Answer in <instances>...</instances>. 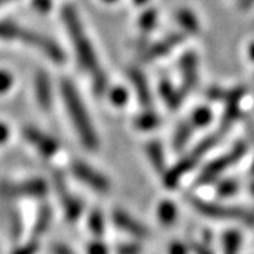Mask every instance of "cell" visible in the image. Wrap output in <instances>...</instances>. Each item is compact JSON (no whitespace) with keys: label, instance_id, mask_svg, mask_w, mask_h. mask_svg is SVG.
<instances>
[{"label":"cell","instance_id":"1","mask_svg":"<svg viewBox=\"0 0 254 254\" xmlns=\"http://www.w3.org/2000/svg\"><path fill=\"white\" fill-rule=\"evenodd\" d=\"M63 20L66 31L71 37L73 50L76 58L83 69H86L93 79V89L98 95H102L108 88V79L105 72L100 69L98 57L95 54V50L92 47L89 38L86 36L85 30L82 27V23L76 10L71 4H66L63 9Z\"/></svg>","mask_w":254,"mask_h":254},{"label":"cell","instance_id":"2","mask_svg":"<svg viewBox=\"0 0 254 254\" xmlns=\"http://www.w3.org/2000/svg\"><path fill=\"white\" fill-rule=\"evenodd\" d=\"M61 95L66 112L75 127V131L81 138V143L89 150H96L99 145L98 134L95 131V127L92 125V120L79 93L76 92L73 83L69 79H63L61 82Z\"/></svg>","mask_w":254,"mask_h":254},{"label":"cell","instance_id":"3","mask_svg":"<svg viewBox=\"0 0 254 254\" xmlns=\"http://www.w3.org/2000/svg\"><path fill=\"white\" fill-rule=\"evenodd\" d=\"M0 38L4 40H17L30 47H36L48 58H51L55 63H63L64 53L60 47L53 43L50 38H47L40 33L30 31L27 28L20 27L14 23H0Z\"/></svg>","mask_w":254,"mask_h":254},{"label":"cell","instance_id":"4","mask_svg":"<svg viewBox=\"0 0 254 254\" xmlns=\"http://www.w3.org/2000/svg\"><path fill=\"white\" fill-rule=\"evenodd\" d=\"M188 202L192 208L203 216L213 219H237L243 222L246 226H254V212H247V210L233 208V206H223L219 203L198 199L195 196H190Z\"/></svg>","mask_w":254,"mask_h":254},{"label":"cell","instance_id":"5","mask_svg":"<svg viewBox=\"0 0 254 254\" xmlns=\"http://www.w3.org/2000/svg\"><path fill=\"white\" fill-rule=\"evenodd\" d=\"M216 140H218V136H210L208 137L206 140H203V141L193 150V153H190L188 157H185L181 163L178 164V165H175L171 171H168V173L164 175V185H165L167 188H171V190L175 188L178 181L181 180L182 175L185 173H188L190 168L199 161L200 157L205 154L212 145L216 143Z\"/></svg>","mask_w":254,"mask_h":254},{"label":"cell","instance_id":"6","mask_svg":"<svg viewBox=\"0 0 254 254\" xmlns=\"http://www.w3.org/2000/svg\"><path fill=\"white\" fill-rule=\"evenodd\" d=\"M48 190L46 181L34 178L23 182H3L0 184V195L3 198H41Z\"/></svg>","mask_w":254,"mask_h":254},{"label":"cell","instance_id":"7","mask_svg":"<svg viewBox=\"0 0 254 254\" xmlns=\"http://www.w3.org/2000/svg\"><path fill=\"white\" fill-rule=\"evenodd\" d=\"M246 153V145L243 143H239L233 147V150L229 153V154L223 155V157H220L218 160H215L213 163H210L200 173V175L198 177V180H196V185H203V184H209V182H212L216 177H219L220 174L223 173L226 168H229L232 164H235L237 160H240L243 154Z\"/></svg>","mask_w":254,"mask_h":254},{"label":"cell","instance_id":"8","mask_svg":"<svg viewBox=\"0 0 254 254\" xmlns=\"http://www.w3.org/2000/svg\"><path fill=\"white\" fill-rule=\"evenodd\" d=\"M54 185L57 192L60 193L61 198V203H63L64 213L65 218L68 219L69 222H75L81 218L82 212H83V203L79 198H76L75 195H72L65 184V178L61 173L54 174Z\"/></svg>","mask_w":254,"mask_h":254},{"label":"cell","instance_id":"9","mask_svg":"<svg viewBox=\"0 0 254 254\" xmlns=\"http://www.w3.org/2000/svg\"><path fill=\"white\" fill-rule=\"evenodd\" d=\"M72 173L79 181L86 184L92 190L98 192H108L110 190L109 180L83 161H73Z\"/></svg>","mask_w":254,"mask_h":254},{"label":"cell","instance_id":"10","mask_svg":"<svg viewBox=\"0 0 254 254\" xmlns=\"http://www.w3.org/2000/svg\"><path fill=\"white\" fill-rule=\"evenodd\" d=\"M24 137L27 138L30 144L34 145L40 151V154L46 155V157H53L60 150V144L55 138L40 131L38 128H34V127H26Z\"/></svg>","mask_w":254,"mask_h":254},{"label":"cell","instance_id":"11","mask_svg":"<svg viewBox=\"0 0 254 254\" xmlns=\"http://www.w3.org/2000/svg\"><path fill=\"white\" fill-rule=\"evenodd\" d=\"M112 218L115 225L122 229L123 232L128 233L130 236L136 237V239H145L148 236V229L140 223L137 219H134L131 215H128L127 212L122 210V209H115L112 213Z\"/></svg>","mask_w":254,"mask_h":254},{"label":"cell","instance_id":"12","mask_svg":"<svg viewBox=\"0 0 254 254\" xmlns=\"http://www.w3.org/2000/svg\"><path fill=\"white\" fill-rule=\"evenodd\" d=\"M34 88H36L37 103L43 110H50L53 103V92H51V82L48 75L44 71H38L34 78Z\"/></svg>","mask_w":254,"mask_h":254},{"label":"cell","instance_id":"13","mask_svg":"<svg viewBox=\"0 0 254 254\" xmlns=\"http://www.w3.org/2000/svg\"><path fill=\"white\" fill-rule=\"evenodd\" d=\"M130 81L134 85V89L137 92V96H138V100L143 106H147L150 108L151 106V93H150V89H148V85H147V81H145L144 75L137 71V69H131L130 73Z\"/></svg>","mask_w":254,"mask_h":254},{"label":"cell","instance_id":"14","mask_svg":"<svg viewBox=\"0 0 254 254\" xmlns=\"http://www.w3.org/2000/svg\"><path fill=\"white\" fill-rule=\"evenodd\" d=\"M182 71H184V86L185 91H190L193 88L196 81V58L193 54L184 55L182 58Z\"/></svg>","mask_w":254,"mask_h":254},{"label":"cell","instance_id":"15","mask_svg":"<svg viewBox=\"0 0 254 254\" xmlns=\"http://www.w3.org/2000/svg\"><path fill=\"white\" fill-rule=\"evenodd\" d=\"M51 220H53L51 208L48 205H43L38 210V213H37L36 223H34V227H33V237L38 239L40 236H43L48 230L50 225H51Z\"/></svg>","mask_w":254,"mask_h":254},{"label":"cell","instance_id":"16","mask_svg":"<svg viewBox=\"0 0 254 254\" xmlns=\"http://www.w3.org/2000/svg\"><path fill=\"white\" fill-rule=\"evenodd\" d=\"M147 155H148V160L150 163L153 164L154 170L157 173H164V168H165V160H164V151L161 144L158 141H150L147 147Z\"/></svg>","mask_w":254,"mask_h":254},{"label":"cell","instance_id":"17","mask_svg":"<svg viewBox=\"0 0 254 254\" xmlns=\"http://www.w3.org/2000/svg\"><path fill=\"white\" fill-rule=\"evenodd\" d=\"M181 38V36H177V34L165 38L164 41L153 46L150 50H147V51H145V58H147V60H153V58H157V57H161V55L167 54L171 48H174V47L180 43Z\"/></svg>","mask_w":254,"mask_h":254},{"label":"cell","instance_id":"18","mask_svg":"<svg viewBox=\"0 0 254 254\" xmlns=\"http://www.w3.org/2000/svg\"><path fill=\"white\" fill-rule=\"evenodd\" d=\"M177 206L171 200H163L157 208V218L164 226H171L177 219Z\"/></svg>","mask_w":254,"mask_h":254},{"label":"cell","instance_id":"19","mask_svg":"<svg viewBox=\"0 0 254 254\" xmlns=\"http://www.w3.org/2000/svg\"><path fill=\"white\" fill-rule=\"evenodd\" d=\"M242 246V235L237 230H227L223 235V254H239Z\"/></svg>","mask_w":254,"mask_h":254},{"label":"cell","instance_id":"20","mask_svg":"<svg viewBox=\"0 0 254 254\" xmlns=\"http://www.w3.org/2000/svg\"><path fill=\"white\" fill-rule=\"evenodd\" d=\"M88 226H89V230L96 237H100L105 233V219H103V213L100 210L95 209L89 215Z\"/></svg>","mask_w":254,"mask_h":254},{"label":"cell","instance_id":"21","mask_svg":"<svg viewBox=\"0 0 254 254\" xmlns=\"http://www.w3.org/2000/svg\"><path fill=\"white\" fill-rule=\"evenodd\" d=\"M193 126L190 123H182L181 126L177 128V133L174 136V148L175 150H181L188 143L190 137V131H192Z\"/></svg>","mask_w":254,"mask_h":254},{"label":"cell","instance_id":"22","mask_svg":"<svg viewBox=\"0 0 254 254\" xmlns=\"http://www.w3.org/2000/svg\"><path fill=\"white\" fill-rule=\"evenodd\" d=\"M161 95H163L164 100L167 102V105H168L171 109H177V106H178L180 102H181V96H180L177 92H174L173 89H171L170 83L163 82V85H161Z\"/></svg>","mask_w":254,"mask_h":254},{"label":"cell","instance_id":"23","mask_svg":"<svg viewBox=\"0 0 254 254\" xmlns=\"http://www.w3.org/2000/svg\"><path fill=\"white\" fill-rule=\"evenodd\" d=\"M239 190V184L235 180H226V181H222L219 184L218 187V195L219 196H233Z\"/></svg>","mask_w":254,"mask_h":254},{"label":"cell","instance_id":"24","mask_svg":"<svg viewBox=\"0 0 254 254\" xmlns=\"http://www.w3.org/2000/svg\"><path fill=\"white\" fill-rule=\"evenodd\" d=\"M158 118L155 116L154 113H145L143 116L137 118L136 120V126L140 128V130H150L158 125Z\"/></svg>","mask_w":254,"mask_h":254},{"label":"cell","instance_id":"25","mask_svg":"<svg viewBox=\"0 0 254 254\" xmlns=\"http://www.w3.org/2000/svg\"><path fill=\"white\" fill-rule=\"evenodd\" d=\"M212 119V115L208 109H199L196 110L192 116V120H190V125L193 127H202L206 126L209 122Z\"/></svg>","mask_w":254,"mask_h":254},{"label":"cell","instance_id":"26","mask_svg":"<svg viewBox=\"0 0 254 254\" xmlns=\"http://www.w3.org/2000/svg\"><path fill=\"white\" fill-rule=\"evenodd\" d=\"M178 20H180V23H181L182 26L185 27V30H188V31H192V33H195L196 30H198V23H196V20L195 17L188 13V11H181L180 14H178Z\"/></svg>","mask_w":254,"mask_h":254},{"label":"cell","instance_id":"27","mask_svg":"<svg viewBox=\"0 0 254 254\" xmlns=\"http://www.w3.org/2000/svg\"><path fill=\"white\" fill-rule=\"evenodd\" d=\"M155 24V11L154 10H148L147 13L143 14V17L140 18V27L143 31L148 33L151 31V28L154 27Z\"/></svg>","mask_w":254,"mask_h":254},{"label":"cell","instance_id":"28","mask_svg":"<svg viewBox=\"0 0 254 254\" xmlns=\"http://www.w3.org/2000/svg\"><path fill=\"white\" fill-rule=\"evenodd\" d=\"M38 247H40L38 240H37V239H33V240L27 242L26 245L20 246V247L16 249V250H14L11 254H37V252H38Z\"/></svg>","mask_w":254,"mask_h":254},{"label":"cell","instance_id":"29","mask_svg":"<svg viewBox=\"0 0 254 254\" xmlns=\"http://www.w3.org/2000/svg\"><path fill=\"white\" fill-rule=\"evenodd\" d=\"M143 249L138 243H122L118 246V254H141Z\"/></svg>","mask_w":254,"mask_h":254},{"label":"cell","instance_id":"30","mask_svg":"<svg viewBox=\"0 0 254 254\" xmlns=\"http://www.w3.org/2000/svg\"><path fill=\"white\" fill-rule=\"evenodd\" d=\"M86 253L88 254H109V249L100 240H93L86 247Z\"/></svg>","mask_w":254,"mask_h":254},{"label":"cell","instance_id":"31","mask_svg":"<svg viewBox=\"0 0 254 254\" xmlns=\"http://www.w3.org/2000/svg\"><path fill=\"white\" fill-rule=\"evenodd\" d=\"M21 230H23L21 219L18 216V213H13V216H11V236L14 239H18L21 235Z\"/></svg>","mask_w":254,"mask_h":254},{"label":"cell","instance_id":"32","mask_svg":"<svg viewBox=\"0 0 254 254\" xmlns=\"http://www.w3.org/2000/svg\"><path fill=\"white\" fill-rule=\"evenodd\" d=\"M168 254H188V249L182 242H171L168 246Z\"/></svg>","mask_w":254,"mask_h":254},{"label":"cell","instance_id":"33","mask_svg":"<svg viewBox=\"0 0 254 254\" xmlns=\"http://www.w3.org/2000/svg\"><path fill=\"white\" fill-rule=\"evenodd\" d=\"M10 85H11V76L9 73L0 72V92L9 89Z\"/></svg>","mask_w":254,"mask_h":254},{"label":"cell","instance_id":"34","mask_svg":"<svg viewBox=\"0 0 254 254\" xmlns=\"http://www.w3.org/2000/svg\"><path fill=\"white\" fill-rule=\"evenodd\" d=\"M53 250H54V254H75L72 250L68 247V246H65V245L54 246V249H53Z\"/></svg>","mask_w":254,"mask_h":254},{"label":"cell","instance_id":"35","mask_svg":"<svg viewBox=\"0 0 254 254\" xmlns=\"http://www.w3.org/2000/svg\"><path fill=\"white\" fill-rule=\"evenodd\" d=\"M196 253L198 254H212V250L209 249V243L208 242H205V243H202V245L196 249Z\"/></svg>","mask_w":254,"mask_h":254},{"label":"cell","instance_id":"36","mask_svg":"<svg viewBox=\"0 0 254 254\" xmlns=\"http://www.w3.org/2000/svg\"><path fill=\"white\" fill-rule=\"evenodd\" d=\"M7 134H9L7 128L3 126V125H0V143H3L7 138Z\"/></svg>","mask_w":254,"mask_h":254},{"label":"cell","instance_id":"37","mask_svg":"<svg viewBox=\"0 0 254 254\" xmlns=\"http://www.w3.org/2000/svg\"><path fill=\"white\" fill-rule=\"evenodd\" d=\"M37 7H41L43 10H46L48 7V0H34Z\"/></svg>","mask_w":254,"mask_h":254},{"label":"cell","instance_id":"38","mask_svg":"<svg viewBox=\"0 0 254 254\" xmlns=\"http://www.w3.org/2000/svg\"><path fill=\"white\" fill-rule=\"evenodd\" d=\"M250 190H252V193H253V195H254V182H253V184H252V187H250Z\"/></svg>","mask_w":254,"mask_h":254},{"label":"cell","instance_id":"39","mask_svg":"<svg viewBox=\"0 0 254 254\" xmlns=\"http://www.w3.org/2000/svg\"><path fill=\"white\" fill-rule=\"evenodd\" d=\"M7 1H10V0H0V6H1L3 3H7Z\"/></svg>","mask_w":254,"mask_h":254},{"label":"cell","instance_id":"40","mask_svg":"<svg viewBox=\"0 0 254 254\" xmlns=\"http://www.w3.org/2000/svg\"><path fill=\"white\" fill-rule=\"evenodd\" d=\"M253 174H254V164H253Z\"/></svg>","mask_w":254,"mask_h":254}]
</instances>
